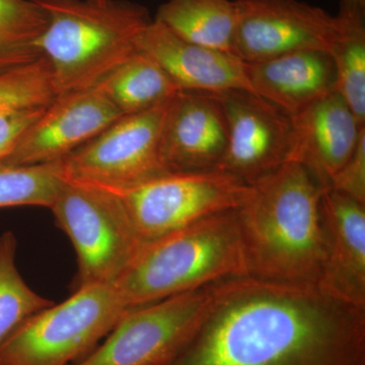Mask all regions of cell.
<instances>
[{"mask_svg": "<svg viewBox=\"0 0 365 365\" xmlns=\"http://www.w3.org/2000/svg\"><path fill=\"white\" fill-rule=\"evenodd\" d=\"M170 365H365V307L319 285L220 281L202 325Z\"/></svg>", "mask_w": 365, "mask_h": 365, "instance_id": "cell-1", "label": "cell"}, {"mask_svg": "<svg viewBox=\"0 0 365 365\" xmlns=\"http://www.w3.org/2000/svg\"><path fill=\"white\" fill-rule=\"evenodd\" d=\"M324 190L294 160L253 186L239 209L249 276L319 284L327 252Z\"/></svg>", "mask_w": 365, "mask_h": 365, "instance_id": "cell-2", "label": "cell"}, {"mask_svg": "<svg viewBox=\"0 0 365 365\" xmlns=\"http://www.w3.org/2000/svg\"><path fill=\"white\" fill-rule=\"evenodd\" d=\"M239 209L144 242L115 282L129 309L249 276Z\"/></svg>", "mask_w": 365, "mask_h": 365, "instance_id": "cell-3", "label": "cell"}, {"mask_svg": "<svg viewBox=\"0 0 365 365\" xmlns=\"http://www.w3.org/2000/svg\"><path fill=\"white\" fill-rule=\"evenodd\" d=\"M34 1L48 16L38 45L56 97L96 88L137 52L139 36L153 21L146 7L126 0Z\"/></svg>", "mask_w": 365, "mask_h": 365, "instance_id": "cell-4", "label": "cell"}, {"mask_svg": "<svg viewBox=\"0 0 365 365\" xmlns=\"http://www.w3.org/2000/svg\"><path fill=\"white\" fill-rule=\"evenodd\" d=\"M129 309L115 283L79 287L21 323L0 345V365H71L93 351Z\"/></svg>", "mask_w": 365, "mask_h": 365, "instance_id": "cell-5", "label": "cell"}, {"mask_svg": "<svg viewBox=\"0 0 365 365\" xmlns=\"http://www.w3.org/2000/svg\"><path fill=\"white\" fill-rule=\"evenodd\" d=\"M50 209L78 256L76 289L116 282L144 244L121 197L109 190L66 179Z\"/></svg>", "mask_w": 365, "mask_h": 365, "instance_id": "cell-6", "label": "cell"}, {"mask_svg": "<svg viewBox=\"0 0 365 365\" xmlns=\"http://www.w3.org/2000/svg\"><path fill=\"white\" fill-rule=\"evenodd\" d=\"M215 283L133 307L107 339L76 365H170L210 311Z\"/></svg>", "mask_w": 365, "mask_h": 365, "instance_id": "cell-7", "label": "cell"}, {"mask_svg": "<svg viewBox=\"0 0 365 365\" xmlns=\"http://www.w3.org/2000/svg\"><path fill=\"white\" fill-rule=\"evenodd\" d=\"M170 102L150 111L120 117L61 160L64 178L121 192L170 174L162 153Z\"/></svg>", "mask_w": 365, "mask_h": 365, "instance_id": "cell-8", "label": "cell"}, {"mask_svg": "<svg viewBox=\"0 0 365 365\" xmlns=\"http://www.w3.org/2000/svg\"><path fill=\"white\" fill-rule=\"evenodd\" d=\"M114 193L121 197L145 242L216 213L242 207L253 193V186L227 173L211 170L170 173Z\"/></svg>", "mask_w": 365, "mask_h": 365, "instance_id": "cell-9", "label": "cell"}, {"mask_svg": "<svg viewBox=\"0 0 365 365\" xmlns=\"http://www.w3.org/2000/svg\"><path fill=\"white\" fill-rule=\"evenodd\" d=\"M232 54L245 63L299 51L330 52L337 16L299 0H235Z\"/></svg>", "mask_w": 365, "mask_h": 365, "instance_id": "cell-10", "label": "cell"}, {"mask_svg": "<svg viewBox=\"0 0 365 365\" xmlns=\"http://www.w3.org/2000/svg\"><path fill=\"white\" fill-rule=\"evenodd\" d=\"M215 96L227 124V150L218 170L255 186L289 162L290 117L249 91Z\"/></svg>", "mask_w": 365, "mask_h": 365, "instance_id": "cell-11", "label": "cell"}, {"mask_svg": "<svg viewBox=\"0 0 365 365\" xmlns=\"http://www.w3.org/2000/svg\"><path fill=\"white\" fill-rule=\"evenodd\" d=\"M122 116L97 88L59 96L29 127L1 167L59 162Z\"/></svg>", "mask_w": 365, "mask_h": 365, "instance_id": "cell-12", "label": "cell"}, {"mask_svg": "<svg viewBox=\"0 0 365 365\" xmlns=\"http://www.w3.org/2000/svg\"><path fill=\"white\" fill-rule=\"evenodd\" d=\"M227 145V124L212 93L180 91L170 102L162 133L170 173L218 170Z\"/></svg>", "mask_w": 365, "mask_h": 365, "instance_id": "cell-13", "label": "cell"}, {"mask_svg": "<svg viewBox=\"0 0 365 365\" xmlns=\"http://www.w3.org/2000/svg\"><path fill=\"white\" fill-rule=\"evenodd\" d=\"M136 47L155 60L180 91L213 95L251 91L246 63L239 57L182 40L157 21L139 36Z\"/></svg>", "mask_w": 365, "mask_h": 365, "instance_id": "cell-14", "label": "cell"}, {"mask_svg": "<svg viewBox=\"0 0 365 365\" xmlns=\"http://www.w3.org/2000/svg\"><path fill=\"white\" fill-rule=\"evenodd\" d=\"M292 150L290 160L299 163L328 189L334 176L351 157L361 126L337 93H330L290 118Z\"/></svg>", "mask_w": 365, "mask_h": 365, "instance_id": "cell-15", "label": "cell"}, {"mask_svg": "<svg viewBox=\"0 0 365 365\" xmlns=\"http://www.w3.org/2000/svg\"><path fill=\"white\" fill-rule=\"evenodd\" d=\"M321 205L327 252L319 287L365 307V204L326 189Z\"/></svg>", "mask_w": 365, "mask_h": 365, "instance_id": "cell-16", "label": "cell"}, {"mask_svg": "<svg viewBox=\"0 0 365 365\" xmlns=\"http://www.w3.org/2000/svg\"><path fill=\"white\" fill-rule=\"evenodd\" d=\"M251 93L288 117L336 91L332 58L324 51H299L246 63Z\"/></svg>", "mask_w": 365, "mask_h": 365, "instance_id": "cell-17", "label": "cell"}, {"mask_svg": "<svg viewBox=\"0 0 365 365\" xmlns=\"http://www.w3.org/2000/svg\"><path fill=\"white\" fill-rule=\"evenodd\" d=\"M153 21L182 40L232 54L235 0H168L158 7Z\"/></svg>", "mask_w": 365, "mask_h": 365, "instance_id": "cell-18", "label": "cell"}, {"mask_svg": "<svg viewBox=\"0 0 365 365\" xmlns=\"http://www.w3.org/2000/svg\"><path fill=\"white\" fill-rule=\"evenodd\" d=\"M93 88L101 91L123 116L167 104L180 91L167 72L138 50Z\"/></svg>", "mask_w": 365, "mask_h": 365, "instance_id": "cell-19", "label": "cell"}, {"mask_svg": "<svg viewBox=\"0 0 365 365\" xmlns=\"http://www.w3.org/2000/svg\"><path fill=\"white\" fill-rule=\"evenodd\" d=\"M338 33L331 47L336 91L361 126H365L364 9L341 4Z\"/></svg>", "mask_w": 365, "mask_h": 365, "instance_id": "cell-20", "label": "cell"}, {"mask_svg": "<svg viewBox=\"0 0 365 365\" xmlns=\"http://www.w3.org/2000/svg\"><path fill=\"white\" fill-rule=\"evenodd\" d=\"M47 26V14L34 0H0V73L42 58L38 44Z\"/></svg>", "mask_w": 365, "mask_h": 365, "instance_id": "cell-21", "label": "cell"}, {"mask_svg": "<svg viewBox=\"0 0 365 365\" xmlns=\"http://www.w3.org/2000/svg\"><path fill=\"white\" fill-rule=\"evenodd\" d=\"M18 241L13 232L0 235V345L26 321L55 304L26 284L16 267Z\"/></svg>", "mask_w": 365, "mask_h": 365, "instance_id": "cell-22", "label": "cell"}, {"mask_svg": "<svg viewBox=\"0 0 365 365\" xmlns=\"http://www.w3.org/2000/svg\"><path fill=\"white\" fill-rule=\"evenodd\" d=\"M61 160L45 165L0 167V208L51 207L62 184Z\"/></svg>", "mask_w": 365, "mask_h": 365, "instance_id": "cell-23", "label": "cell"}, {"mask_svg": "<svg viewBox=\"0 0 365 365\" xmlns=\"http://www.w3.org/2000/svg\"><path fill=\"white\" fill-rule=\"evenodd\" d=\"M55 98L51 71L45 57L30 66L0 73V109L48 106Z\"/></svg>", "mask_w": 365, "mask_h": 365, "instance_id": "cell-24", "label": "cell"}, {"mask_svg": "<svg viewBox=\"0 0 365 365\" xmlns=\"http://www.w3.org/2000/svg\"><path fill=\"white\" fill-rule=\"evenodd\" d=\"M48 106H16L0 109V167Z\"/></svg>", "mask_w": 365, "mask_h": 365, "instance_id": "cell-25", "label": "cell"}, {"mask_svg": "<svg viewBox=\"0 0 365 365\" xmlns=\"http://www.w3.org/2000/svg\"><path fill=\"white\" fill-rule=\"evenodd\" d=\"M328 189L335 190L365 204V128L360 133L351 157L334 176Z\"/></svg>", "mask_w": 365, "mask_h": 365, "instance_id": "cell-26", "label": "cell"}, {"mask_svg": "<svg viewBox=\"0 0 365 365\" xmlns=\"http://www.w3.org/2000/svg\"><path fill=\"white\" fill-rule=\"evenodd\" d=\"M341 4L347 6H356L365 9V0H341Z\"/></svg>", "mask_w": 365, "mask_h": 365, "instance_id": "cell-27", "label": "cell"}, {"mask_svg": "<svg viewBox=\"0 0 365 365\" xmlns=\"http://www.w3.org/2000/svg\"><path fill=\"white\" fill-rule=\"evenodd\" d=\"M93 1H95L96 4H108V2L110 1V0H93Z\"/></svg>", "mask_w": 365, "mask_h": 365, "instance_id": "cell-28", "label": "cell"}]
</instances>
